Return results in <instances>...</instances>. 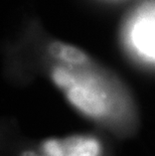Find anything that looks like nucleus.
Segmentation results:
<instances>
[{"label": "nucleus", "instance_id": "3", "mask_svg": "<svg viewBox=\"0 0 155 156\" xmlns=\"http://www.w3.org/2000/svg\"><path fill=\"white\" fill-rule=\"evenodd\" d=\"M41 156H98L101 143L92 135H72L65 138H49L38 149Z\"/></svg>", "mask_w": 155, "mask_h": 156}, {"label": "nucleus", "instance_id": "4", "mask_svg": "<svg viewBox=\"0 0 155 156\" xmlns=\"http://www.w3.org/2000/svg\"><path fill=\"white\" fill-rule=\"evenodd\" d=\"M44 51L49 62L71 67H86L95 64L93 58L84 49L57 39L47 42Z\"/></svg>", "mask_w": 155, "mask_h": 156}, {"label": "nucleus", "instance_id": "2", "mask_svg": "<svg viewBox=\"0 0 155 156\" xmlns=\"http://www.w3.org/2000/svg\"><path fill=\"white\" fill-rule=\"evenodd\" d=\"M125 42L138 58L155 65V0L144 2L125 25Z\"/></svg>", "mask_w": 155, "mask_h": 156}, {"label": "nucleus", "instance_id": "1", "mask_svg": "<svg viewBox=\"0 0 155 156\" xmlns=\"http://www.w3.org/2000/svg\"><path fill=\"white\" fill-rule=\"evenodd\" d=\"M48 75L55 88L82 117L118 138H128L136 132V106L129 91L112 75L95 64L71 67L55 62H49Z\"/></svg>", "mask_w": 155, "mask_h": 156}]
</instances>
